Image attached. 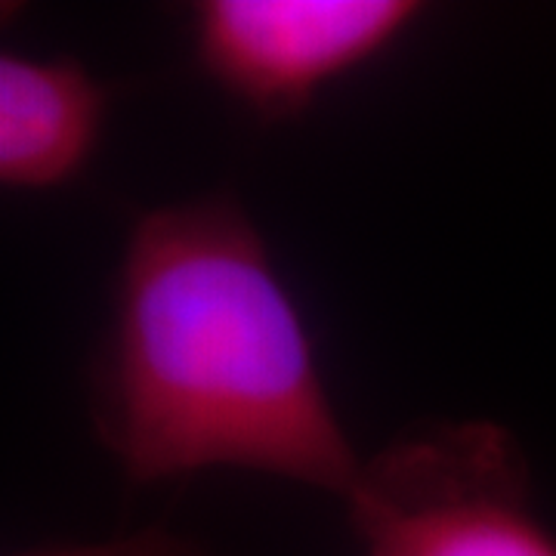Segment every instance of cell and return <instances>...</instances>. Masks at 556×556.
I'll list each match as a JSON object with an SVG mask.
<instances>
[{
    "label": "cell",
    "mask_w": 556,
    "mask_h": 556,
    "mask_svg": "<svg viewBox=\"0 0 556 556\" xmlns=\"http://www.w3.org/2000/svg\"><path fill=\"white\" fill-rule=\"evenodd\" d=\"M424 13L417 0H201L189 35L199 68L229 100L288 121L393 50Z\"/></svg>",
    "instance_id": "3957f363"
},
{
    "label": "cell",
    "mask_w": 556,
    "mask_h": 556,
    "mask_svg": "<svg viewBox=\"0 0 556 556\" xmlns=\"http://www.w3.org/2000/svg\"><path fill=\"white\" fill-rule=\"evenodd\" d=\"M109 90L68 56H0V186L53 192L84 174L100 149Z\"/></svg>",
    "instance_id": "277c9868"
},
{
    "label": "cell",
    "mask_w": 556,
    "mask_h": 556,
    "mask_svg": "<svg viewBox=\"0 0 556 556\" xmlns=\"http://www.w3.org/2000/svg\"><path fill=\"white\" fill-rule=\"evenodd\" d=\"M7 556H217L201 547L192 538L177 535L170 529H142L134 535L109 538V541H84V544H53L31 547Z\"/></svg>",
    "instance_id": "5b68a950"
},
{
    "label": "cell",
    "mask_w": 556,
    "mask_h": 556,
    "mask_svg": "<svg viewBox=\"0 0 556 556\" xmlns=\"http://www.w3.org/2000/svg\"><path fill=\"white\" fill-rule=\"evenodd\" d=\"M365 556H556L519 442L489 420H437L365 457L343 495Z\"/></svg>",
    "instance_id": "7a4b0ae2"
},
{
    "label": "cell",
    "mask_w": 556,
    "mask_h": 556,
    "mask_svg": "<svg viewBox=\"0 0 556 556\" xmlns=\"http://www.w3.org/2000/svg\"><path fill=\"white\" fill-rule=\"evenodd\" d=\"M90 420L139 485L244 470L343 501L365 460L269 244L229 192L130 223Z\"/></svg>",
    "instance_id": "6da1fadb"
}]
</instances>
